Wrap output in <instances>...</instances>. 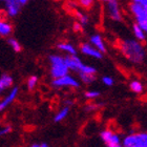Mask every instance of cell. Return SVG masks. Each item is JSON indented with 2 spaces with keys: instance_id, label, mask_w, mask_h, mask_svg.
<instances>
[{
  "instance_id": "obj_10",
  "label": "cell",
  "mask_w": 147,
  "mask_h": 147,
  "mask_svg": "<svg viewBox=\"0 0 147 147\" xmlns=\"http://www.w3.org/2000/svg\"><path fill=\"white\" fill-rule=\"evenodd\" d=\"M18 94H19V88L17 86H14V87H12V88L9 89L7 95L0 101V111H3V110H5L6 108L9 107V105L16 100Z\"/></svg>"
},
{
  "instance_id": "obj_25",
  "label": "cell",
  "mask_w": 147,
  "mask_h": 147,
  "mask_svg": "<svg viewBox=\"0 0 147 147\" xmlns=\"http://www.w3.org/2000/svg\"><path fill=\"white\" fill-rule=\"evenodd\" d=\"M102 83L107 87H111L115 84V80L110 76H103L102 77Z\"/></svg>"
},
{
  "instance_id": "obj_34",
  "label": "cell",
  "mask_w": 147,
  "mask_h": 147,
  "mask_svg": "<svg viewBox=\"0 0 147 147\" xmlns=\"http://www.w3.org/2000/svg\"><path fill=\"white\" fill-rule=\"evenodd\" d=\"M20 2H21L23 5H24V4H26V3L28 2V0H20Z\"/></svg>"
},
{
  "instance_id": "obj_21",
  "label": "cell",
  "mask_w": 147,
  "mask_h": 147,
  "mask_svg": "<svg viewBox=\"0 0 147 147\" xmlns=\"http://www.w3.org/2000/svg\"><path fill=\"white\" fill-rule=\"evenodd\" d=\"M38 81H39V79H38L37 76L30 77L28 79V81H26V87H28V90H33L37 86V84H38Z\"/></svg>"
},
{
  "instance_id": "obj_8",
  "label": "cell",
  "mask_w": 147,
  "mask_h": 147,
  "mask_svg": "<svg viewBox=\"0 0 147 147\" xmlns=\"http://www.w3.org/2000/svg\"><path fill=\"white\" fill-rule=\"evenodd\" d=\"M79 49L81 54H83L84 56H87V57H90V58L98 59V60L103 58V53L100 52L98 49H96L90 42L81 43L79 46Z\"/></svg>"
},
{
  "instance_id": "obj_1",
  "label": "cell",
  "mask_w": 147,
  "mask_h": 147,
  "mask_svg": "<svg viewBox=\"0 0 147 147\" xmlns=\"http://www.w3.org/2000/svg\"><path fill=\"white\" fill-rule=\"evenodd\" d=\"M120 51L129 62L141 64L146 58V51L143 42L135 39H125L120 42Z\"/></svg>"
},
{
  "instance_id": "obj_14",
  "label": "cell",
  "mask_w": 147,
  "mask_h": 147,
  "mask_svg": "<svg viewBox=\"0 0 147 147\" xmlns=\"http://www.w3.org/2000/svg\"><path fill=\"white\" fill-rule=\"evenodd\" d=\"M132 34H134L136 39L141 41V42H145L147 40V34L138 22L132 23Z\"/></svg>"
},
{
  "instance_id": "obj_23",
  "label": "cell",
  "mask_w": 147,
  "mask_h": 147,
  "mask_svg": "<svg viewBox=\"0 0 147 147\" xmlns=\"http://www.w3.org/2000/svg\"><path fill=\"white\" fill-rule=\"evenodd\" d=\"M100 95H101V92L99 90H86L84 92V97L88 100H95L98 97H100Z\"/></svg>"
},
{
  "instance_id": "obj_7",
  "label": "cell",
  "mask_w": 147,
  "mask_h": 147,
  "mask_svg": "<svg viewBox=\"0 0 147 147\" xmlns=\"http://www.w3.org/2000/svg\"><path fill=\"white\" fill-rule=\"evenodd\" d=\"M106 13H107L109 19H111L113 21L122 20V13H121L118 0H110L106 3Z\"/></svg>"
},
{
  "instance_id": "obj_2",
  "label": "cell",
  "mask_w": 147,
  "mask_h": 147,
  "mask_svg": "<svg viewBox=\"0 0 147 147\" xmlns=\"http://www.w3.org/2000/svg\"><path fill=\"white\" fill-rule=\"evenodd\" d=\"M49 74L53 79L56 78H60L65 75L69 74V67L66 64L65 61V57L60 55H53L49 56Z\"/></svg>"
},
{
  "instance_id": "obj_17",
  "label": "cell",
  "mask_w": 147,
  "mask_h": 147,
  "mask_svg": "<svg viewBox=\"0 0 147 147\" xmlns=\"http://www.w3.org/2000/svg\"><path fill=\"white\" fill-rule=\"evenodd\" d=\"M68 113H69V106L64 105V106L62 108H60L58 113L55 115V117H54V122L55 123L62 122L64 119H66V117L68 116Z\"/></svg>"
},
{
  "instance_id": "obj_27",
  "label": "cell",
  "mask_w": 147,
  "mask_h": 147,
  "mask_svg": "<svg viewBox=\"0 0 147 147\" xmlns=\"http://www.w3.org/2000/svg\"><path fill=\"white\" fill-rule=\"evenodd\" d=\"M12 132V126L11 125H5L3 126L2 128L0 129V136L3 137V136H7Z\"/></svg>"
},
{
  "instance_id": "obj_31",
  "label": "cell",
  "mask_w": 147,
  "mask_h": 147,
  "mask_svg": "<svg viewBox=\"0 0 147 147\" xmlns=\"http://www.w3.org/2000/svg\"><path fill=\"white\" fill-rule=\"evenodd\" d=\"M82 26H83V25L81 24L79 21H78V22H75V23H74L73 28H74V31H75V32H80L81 30H82Z\"/></svg>"
},
{
  "instance_id": "obj_28",
  "label": "cell",
  "mask_w": 147,
  "mask_h": 147,
  "mask_svg": "<svg viewBox=\"0 0 147 147\" xmlns=\"http://www.w3.org/2000/svg\"><path fill=\"white\" fill-rule=\"evenodd\" d=\"M136 22H138L139 24L141 25V28L145 31V33L147 34V18H141V19H137Z\"/></svg>"
},
{
  "instance_id": "obj_20",
  "label": "cell",
  "mask_w": 147,
  "mask_h": 147,
  "mask_svg": "<svg viewBox=\"0 0 147 147\" xmlns=\"http://www.w3.org/2000/svg\"><path fill=\"white\" fill-rule=\"evenodd\" d=\"M6 42H7L9 47H11L15 53H20L22 51V47H21V45H20V43H19L15 38H13V37H7Z\"/></svg>"
},
{
  "instance_id": "obj_18",
  "label": "cell",
  "mask_w": 147,
  "mask_h": 147,
  "mask_svg": "<svg viewBox=\"0 0 147 147\" xmlns=\"http://www.w3.org/2000/svg\"><path fill=\"white\" fill-rule=\"evenodd\" d=\"M78 76H79V79L80 81L86 85H90L92 83L96 81V75H92V74H83V73H80L78 74Z\"/></svg>"
},
{
  "instance_id": "obj_22",
  "label": "cell",
  "mask_w": 147,
  "mask_h": 147,
  "mask_svg": "<svg viewBox=\"0 0 147 147\" xmlns=\"http://www.w3.org/2000/svg\"><path fill=\"white\" fill-rule=\"evenodd\" d=\"M77 2L83 9H90L95 4V0H77Z\"/></svg>"
},
{
  "instance_id": "obj_4",
  "label": "cell",
  "mask_w": 147,
  "mask_h": 147,
  "mask_svg": "<svg viewBox=\"0 0 147 147\" xmlns=\"http://www.w3.org/2000/svg\"><path fill=\"white\" fill-rule=\"evenodd\" d=\"M52 86L54 88H75L78 89L80 88V82L75 78L74 76L67 74L63 77L60 78H56L53 79L52 81Z\"/></svg>"
},
{
  "instance_id": "obj_13",
  "label": "cell",
  "mask_w": 147,
  "mask_h": 147,
  "mask_svg": "<svg viewBox=\"0 0 147 147\" xmlns=\"http://www.w3.org/2000/svg\"><path fill=\"white\" fill-rule=\"evenodd\" d=\"M14 84V79L9 74H2L0 76V92H3L11 89Z\"/></svg>"
},
{
  "instance_id": "obj_29",
  "label": "cell",
  "mask_w": 147,
  "mask_h": 147,
  "mask_svg": "<svg viewBox=\"0 0 147 147\" xmlns=\"http://www.w3.org/2000/svg\"><path fill=\"white\" fill-rule=\"evenodd\" d=\"M99 106H100L99 104H95V103H89V104H87L85 106V110H86V111H88V113H90V111H95V110L98 109Z\"/></svg>"
},
{
  "instance_id": "obj_36",
  "label": "cell",
  "mask_w": 147,
  "mask_h": 147,
  "mask_svg": "<svg viewBox=\"0 0 147 147\" xmlns=\"http://www.w3.org/2000/svg\"><path fill=\"white\" fill-rule=\"evenodd\" d=\"M0 1H1V2H3V1H5V0H0Z\"/></svg>"
},
{
  "instance_id": "obj_5",
  "label": "cell",
  "mask_w": 147,
  "mask_h": 147,
  "mask_svg": "<svg viewBox=\"0 0 147 147\" xmlns=\"http://www.w3.org/2000/svg\"><path fill=\"white\" fill-rule=\"evenodd\" d=\"M100 138L102 142L107 147H121L122 146L123 139L120 138V136L117 132L110 130V129H104L100 132Z\"/></svg>"
},
{
  "instance_id": "obj_3",
  "label": "cell",
  "mask_w": 147,
  "mask_h": 147,
  "mask_svg": "<svg viewBox=\"0 0 147 147\" xmlns=\"http://www.w3.org/2000/svg\"><path fill=\"white\" fill-rule=\"evenodd\" d=\"M123 147H147V131L132 132L125 136L122 141Z\"/></svg>"
},
{
  "instance_id": "obj_12",
  "label": "cell",
  "mask_w": 147,
  "mask_h": 147,
  "mask_svg": "<svg viewBox=\"0 0 147 147\" xmlns=\"http://www.w3.org/2000/svg\"><path fill=\"white\" fill-rule=\"evenodd\" d=\"M89 42L92 43L96 49H98L100 52L103 53V54H105V53L107 52V47H106L104 40L102 39V37L99 34H94L89 37Z\"/></svg>"
},
{
  "instance_id": "obj_33",
  "label": "cell",
  "mask_w": 147,
  "mask_h": 147,
  "mask_svg": "<svg viewBox=\"0 0 147 147\" xmlns=\"http://www.w3.org/2000/svg\"><path fill=\"white\" fill-rule=\"evenodd\" d=\"M64 105L71 106V105H73V101H71V100H66V101H64Z\"/></svg>"
},
{
  "instance_id": "obj_9",
  "label": "cell",
  "mask_w": 147,
  "mask_h": 147,
  "mask_svg": "<svg viewBox=\"0 0 147 147\" xmlns=\"http://www.w3.org/2000/svg\"><path fill=\"white\" fill-rule=\"evenodd\" d=\"M129 12L131 13L135 20L141 18H147V4H139V3L131 2L128 6Z\"/></svg>"
},
{
  "instance_id": "obj_35",
  "label": "cell",
  "mask_w": 147,
  "mask_h": 147,
  "mask_svg": "<svg viewBox=\"0 0 147 147\" xmlns=\"http://www.w3.org/2000/svg\"><path fill=\"white\" fill-rule=\"evenodd\" d=\"M101 2H103V3H107L108 1H110V0H100Z\"/></svg>"
},
{
  "instance_id": "obj_6",
  "label": "cell",
  "mask_w": 147,
  "mask_h": 147,
  "mask_svg": "<svg viewBox=\"0 0 147 147\" xmlns=\"http://www.w3.org/2000/svg\"><path fill=\"white\" fill-rule=\"evenodd\" d=\"M22 4L20 0H5L3 1V9L7 18H15L21 11Z\"/></svg>"
},
{
  "instance_id": "obj_30",
  "label": "cell",
  "mask_w": 147,
  "mask_h": 147,
  "mask_svg": "<svg viewBox=\"0 0 147 147\" xmlns=\"http://www.w3.org/2000/svg\"><path fill=\"white\" fill-rule=\"evenodd\" d=\"M31 147H49V144L45 142H35L30 145Z\"/></svg>"
},
{
  "instance_id": "obj_16",
  "label": "cell",
  "mask_w": 147,
  "mask_h": 147,
  "mask_svg": "<svg viewBox=\"0 0 147 147\" xmlns=\"http://www.w3.org/2000/svg\"><path fill=\"white\" fill-rule=\"evenodd\" d=\"M13 33V25L7 20H1L0 21V36L7 38Z\"/></svg>"
},
{
  "instance_id": "obj_19",
  "label": "cell",
  "mask_w": 147,
  "mask_h": 147,
  "mask_svg": "<svg viewBox=\"0 0 147 147\" xmlns=\"http://www.w3.org/2000/svg\"><path fill=\"white\" fill-rule=\"evenodd\" d=\"M129 88L135 94H141L143 92V89H144V86L139 80H132L129 83Z\"/></svg>"
},
{
  "instance_id": "obj_15",
  "label": "cell",
  "mask_w": 147,
  "mask_h": 147,
  "mask_svg": "<svg viewBox=\"0 0 147 147\" xmlns=\"http://www.w3.org/2000/svg\"><path fill=\"white\" fill-rule=\"evenodd\" d=\"M56 47L60 52L65 53L66 55H77V49L69 42H59L57 43Z\"/></svg>"
},
{
  "instance_id": "obj_24",
  "label": "cell",
  "mask_w": 147,
  "mask_h": 147,
  "mask_svg": "<svg viewBox=\"0 0 147 147\" xmlns=\"http://www.w3.org/2000/svg\"><path fill=\"white\" fill-rule=\"evenodd\" d=\"M80 73H83V74H92V75H96V74H97V69H96V67L92 66V65L84 64L82 66V68L80 69V71L78 74H80Z\"/></svg>"
},
{
  "instance_id": "obj_11",
  "label": "cell",
  "mask_w": 147,
  "mask_h": 147,
  "mask_svg": "<svg viewBox=\"0 0 147 147\" xmlns=\"http://www.w3.org/2000/svg\"><path fill=\"white\" fill-rule=\"evenodd\" d=\"M65 57V61H66V64L69 67L71 71H75V73H79L80 69L82 68V66L84 65L81 59L78 57L77 55H66Z\"/></svg>"
},
{
  "instance_id": "obj_32",
  "label": "cell",
  "mask_w": 147,
  "mask_h": 147,
  "mask_svg": "<svg viewBox=\"0 0 147 147\" xmlns=\"http://www.w3.org/2000/svg\"><path fill=\"white\" fill-rule=\"evenodd\" d=\"M131 2H135V3H139V4H147V0H131Z\"/></svg>"
},
{
  "instance_id": "obj_26",
  "label": "cell",
  "mask_w": 147,
  "mask_h": 147,
  "mask_svg": "<svg viewBox=\"0 0 147 147\" xmlns=\"http://www.w3.org/2000/svg\"><path fill=\"white\" fill-rule=\"evenodd\" d=\"M77 17L79 19V22L82 25H86L88 24V17L86 15H83L81 13H77Z\"/></svg>"
}]
</instances>
